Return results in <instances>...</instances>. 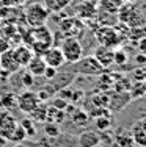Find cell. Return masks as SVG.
I'll return each mask as SVG.
<instances>
[{
    "instance_id": "obj_31",
    "label": "cell",
    "mask_w": 146,
    "mask_h": 147,
    "mask_svg": "<svg viewBox=\"0 0 146 147\" xmlns=\"http://www.w3.org/2000/svg\"><path fill=\"white\" fill-rule=\"evenodd\" d=\"M134 78L137 82H146V66H138L134 72H132Z\"/></svg>"
},
{
    "instance_id": "obj_35",
    "label": "cell",
    "mask_w": 146,
    "mask_h": 147,
    "mask_svg": "<svg viewBox=\"0 0 146 147\" xmlns=\"http://www.w3.org/2000/svg\"><path fill=\"white\" fill-rule=\"evenodd\" d=\"M135 63H137L138 66H145L146 64V55H143V53H140L138 52V55H135Z\"/></svg>"
},
{
    "instance_id": "obj_30",
    "label": "cell",
    "mask_w": 146,
    "mask_h": 147,
    "mask_svg": "<svg viewBox=\"0 0 146 147\" xmlns=\"http://www.w3.org/2000/svg\"><path fill=\"white\" fill-rule=\"evenodd\" d=\"M143 94H146V85H145V82H137L134 86H130V97L137 99V97L143 96Z\"/></svg>"
},
{
    "instance_id": "obj_4",
    "label": "cell",
    "mask_w": 146,
    "mask_h": 147,
    "mask_svg": "<svg viewBox=\"0 0 146 147\" xmlns=\"http://www.w3.org/2000/svg\"><path fill=\"white\" fill-rule=\"evenodd\" d=\"M41 103V100L38 99V94L32 89H25L24 92H20L17 96V108L22 111L24 114H29L32 110Z\"/></svg>"
},
{
    "instance_id": "obj_23",
    "label": "cell",
    "mask_w": 146,
    "mask_h": 147,
    "mask_svg": "<svg viewBox=\"0 0 146 147\" xmlns=\"http://www.w3.org/2000/svg\"><path fill=\"white\" fill-rule=\"evenodd\" d=\"M72 0H49V2H46L44 5L47 6L49 11L52 13H60L63 11L65 8H68L69 5H71Z\"/></svg>"
},
{
    "instance_id": "obj_40",
    "label": "cell",
    "mask_w": 146,
    "mask_h": 147,
    "mask_svg": "<svg viewBox=\"0 0 146 147\" xmlns=\"http://www.w3.org/2000/svg\"><path fill=\"white\" fill-rule=\"evenodd\" d=\"M127 2H130V3H132V2H134V0H127Z\"/></svg>"
},
{
    "instance_id": "obj_38",
    "label": "cell",
    "mask_w": 146,
    "mask_h": 147,
    "mask_svg": "<svg viewBox=\"0 0 146 147\" xmlns=\"http://www.w3.org/2000/svg\"><path fill=\"white\" fill-rule=\"evenodd\" d=\"M13 147H29V146L22 144V142H17V144H16V146H13Z\"/></svg>"
},
{
    "instance_id": "obj_13",
    "label": "cell",
    "mask_w": 146,
    "mask_h": 147,
    "mask_svg": "<svg viewBox=\"0 0 146 147\" xmlns=\"http://www.w3.org/2000/svg\"><path fill=\"white\" fill-rule=\"evenodd\" d=\"M13 52H14V57H16L20 67H27V64L30 63V59H32V57L35 55L32 52V49H30L29 45H25V44L16 45V47L13 49Z\"/></svg>"
},
{
    "instance_id": "obj_33",
    "label": "cell",
    "mask_w": 146,
    "mask_h": 147,
    "mask_svg": "<svg viewBox=\"0 0 146 147\" xmlns=\"http://www.w3.org/2000/svg\"><path fill=\"white\" fill-rule=\"evenodd\" d=\"M68 100H65V99H61V97L60 96H58V97H54V99H52V107H54V108H57V110H63L65 111V108L66 107H68Z\"/></svg>"
},
{
    "instance_id": "obj_17",
    "label": "cell",
    "mask_w": 146,
    "mask_h": 147,
    "mask_svg": "<svg viewBox=\"0 0 146 147\" xmlns=\"http://www.w3.org/2000/svg\"><path fill=\"white\" fill-rule=\"evenodd\" d=\"M47 107H49V105H46L44 102H41L36 108H35V110H32L29 113V117L32 119L35 124H44V122L47 121Z\"/></svg>"
},
{
    "instance_id": "obj_39",
    "label": "cell",
    "mask_w": 146,
    "mask_h": 147,
    "mask_svg": "<svg viewBox=\"0 0 146 147\" xmlns=\"http://www.w3.org/2000/svg\"><path fill=\"white\" fill-rule=\"evenodd\" d=\"M94 147H102V146H101V144H97V146H94Z\"/></svg>"
},
{
    "instance_id": "obj_18",
    "label": "cell",
    "mask_w": 146,
    "mask_h": 147,
    "mask_svg": "<svg viewBox=\"0 0 146 147\" xmlns=\"http://www.w3.org/2000/svg\"><path fill=\"white\" fill-rule=\"evenodd\" d=\"M0 107L5 111H13L17 108V96L13 92H5L0 96Z\"/></svg>"
},
{
    "instance_id": "obj_3",
    "label": "cell",
    "mask_w": 146,
    "mask_h": 147,
    "mask_svg": "<svg viewBox=\"0 0 146 147\" xmlns=\"http://www.w3.org/2000/svg\"><path fill=\"white\" fill-rule=\"evenodd\" d=\"M61 52L65 55L66 63H71V64H75L79 63L83 57V47L80 44V41L75 36H68L63 38V42L60 45Z\"/></svg>"
},
{
    "instance_id": "obj_11",
    "label": "cell",
    "mask_w": 146,
    "mask_h": 147,
    "mask_svg": "<svg viewBox=\"0 0 146 147\" xmlns=\"http://www.w3.org/2000/svg\"><path fill=\"white\" fill-rule=\"evenodd\" d=\"M130 135L134 138L135 144L140 147H146V117H141L132 125Z\"/></svg>"
},
{
    "instance_id": "obj_2",
    "label": "cell",
    "mask_w": 146,
    "mask_h": 147,
    "mask_svg": "<svg viewBox=\"0 0 146 147\" xmlns=\"http://www.w3.org/2000/svg\"><path fill=\"white\" fill-rule=\"evenodd\" d=\"M49 14H50V11L47 9L46 5L35 2L25 9V14L24 16H25V22L29 24V27L33 28V27L46 25V20L49 19Z\"/></svg>"
},
{
    "instance_id": "obj_10",
    "label": "cell",
    "mask_w": 146,
    "mask_h": 147,
    "mask_svg": "<svg viewBox=\"0 0 146 147\" xmlns=\"http://www.w3.org/2000/svg\"><path fill=\"white\" fill-rule=\"evenodd\" d=\"M93 57L97 59V63L104 69H107L113 64V49L107 47V45H97L93 50Z\"/></svg>"
},
{
    "instance_id": "obj_28",
    "label": "cell",
    "mask_w": 146,
    "mask_h": 147,
    "mask_svg": "<svg viewBox=\"0 0 146 147\" xmlns=\"http://www.w3.org/2000/svg\"><path fill=\"white\" fill-rule=\"evenodd\" d=\"M127 61H129V57H127L126 50H123V49H113V64L124 66Z\"/></svg>"
},
{
    "instance_id": "obj_14",
    "label": "cell",
    "mask_w": 146,
    "mask_h": 147,
    "mask_svg": "<svg viewBox=\"0 0 146 147\" xmlns=\"http://www.w3.org/2000/svg\"><path fill=\"white\" fill-rule=\"evenodd\" d=\"M46 67H47V64H46V61L43 59L41 55H33L32 59H30V63L27 64V71L32 74L35 78H36V77H43Z\"/></svg>"
},
{
    "instance_id": "obj_29",
    "label": "cell",
    "mask_w": 146,
    "mask_h": 147,
    "mask_svg": "<svg viewBox=\"0 0 146 147\" xmlns=\"http://www.w3.org/2000/svg\"><path fill=\"white\" fill-rule=\"evenodd\" d=\"M44 135L49 136V138H57V136L60 135L58 124H54V122H44Z\"/></svg>"
},
{
    "instance_id": "obj_5",
    "label": "cell",
    "mask_w": 146,
    "mask_h": 147,
    "mask_svg": "<svg viewBox=\"0 0 146 147\" xmlns=\"http://www.w3.org/2000/svg\"><path fill=\"white\" fill-rule=\"evenodd\" d=\"M97 41L101 42V45H107L110 49H116L118 44L121 42V36L118 34V31L113 27H101L96 33Z\"/></svg>"
},
{
    "instance_id": "obj_34",
    "label": "cell",
    "mask_w": 146,
    "mask_h": 147,
    "mask_svg": "<svg viewBox=\"0 0 146 147\" xmlns=\"http://www.w3.org/2000/svg\"><path fill=\"white\" fill-rule=\"evenodd\" d=\"M57 71H58V69H55V67H50V66H47V67H46V71H44V74H43V77H44L46 80H54L55 77H57V74H58Z\"/></svg>"
},
{
    "instance_id": "obj_6",
    "label": "cell",
    "mask_w": 146,
    "mask_h": 147,
    "mask_svg": "<svg viewBox=\"0 0 146 147\" xmlns=\"http://www.w3.org/2000/svg\"><path fill=\"white\" fill-rule=\"evenodd\" d=\"M75 64H77V72L83 74V75H99V74H102L105 71L93 55L82 57V59L79 63H75Z\"/></svg>"
},
{
    "instance_id": "obj_12",
    "label": "cell",
    "mask_w": 146,
    "mask_h": 147,
    "mask_svg": "<svg viewBox=\"0 0 146 147\" xmlns=\"http://www.w3.org/2000/svg\"><path fill=\"white\" fill-rule=\"evenodd\" d=\"M77 142H79V147H94L102 142V138L94 130H86L77 136Z\"/></svg>"
},
{
    "instance_id": "obj_15",
    "label": "cell",
    "mask_w": 146,
    "mask_h": 147,
    "mask_svg": "<svg viewBox=\"0 0 146 147\" xmlns=\"http://www.w3.org/2000/svg\"><path fill=\"white\" fill-rule=\"evenodd\" d=\"M134 146H135V141L132 138L130 131L120 128L113 138V147H134Z\"/></svg>"
},
{
    "instance_id": "obj_26",
    "label": "cell",
    "mask_w": 146,
    "mask_h": 147,
    "mask_svg": "<svg viewBox=\"0 0 146 147\" xmlns=\"http://www.w3.org/2000/svg\"><path fill=\"white\" fill-rule=\"evenodd\" d=\"M20 125L24 127V130L27 133V138H35L38 135V130H36V124L32 121L30 117H24L22 121L19 122Z\"/></svg>"
},
{
    "instance_id": "obj_27",
    "label": "cell",
    "mask_w": 146,
    "mask_h": 147,
    "mask_svg": "<svg viewBox=\"0 0 146 147\" xmlns=\"http://www.w3.org/2000/svg\"><path fill=\"white\" fill-rule=\"evenodd\" d=\"M27 139V133H25V130H24V127L17 122V125H16V128L13 130V133H11V136H10V141H13V142H22V141H25Z\"/></svg>"
},
{
    "instance_id": "obj_22",
    "label": "cell",
    "mask_w": 146,
    "mask_h": 147,
    "mask_svg": "<svg viewBox=\"0 0 146 147\" xmlns=\"http://www.w3.org/2000/svg\"><path fill=\"white\" fill-rule=\"evenodd\" d=\"M55 92H57V89H55V86L54 85H46V86H43L39 91H38V99L41 100V102H49V100H52L55 97Z\"/></svg>"
},
{
    "instance_id": "obj_20",
    "label": "cell",
    "mask_w": 146,
    "mask_h": 147,
    "mask_svg": "<svg viewBox=\"0 0 146 147\" xmlns=\"http://www.w3.org/2000/svg\"><path fill=\"white\" fill-rule=\"evenodd\" d=\"M123 2L124 0H99V6L102 11L116 14L120 11V8L123 6Z\"/></svg>"
},
{
    "instance_id": "obj_9",
    "label": "cell",
    "mask_w": 146,
    "mask_h": 147,
    "mask_svg": "<svg viewBox=\"0 0 146 147\" xmlns=\"http://www.w3.org/2000/svg\"><path fill=\"white\" fill-rule=\"evenodd\" d=\"M17 121L16 117L11 114V111H5L3 110L0 113V136L10 141V136H11L13 130L16 128Z\"/></svg>"
},
{
    "instance_id": "obj_8",
    "label": "cell",
    "mask_w": 146,
    "mask_h": 147,
    "mask_svg": "<svg viewBox=\"0 0 146 147\" xmlns=\"http://www.w3.org/2000/svg\"><path fill=\"white\" fill-rule=\"evenodd\" d=\"M0 69H3V71H6L10 74H16L22 69L14 57L13 49H6V50L0 52Z\"/></svg>"
},
{
    "instance_id": "obj_1",
    "label": "cell",
    "mask_w": 146,
    "mask_h": 147,
    "mask_svg": "<svg viewBox=\"0 0 146 147\" xmlns=\"http://www.w3.org/2000/svg\"><path fill=\"white\" fill-rule=\"evenodd\" d=\"M52 39L54 36L46 25L33 27L29 28L25 34V45L32 49L35 55H43L49 47H52Z\"/></svg>"
},
{
    "instance_id": "obj_21",
    "label": "cell",
    "mask_w": 146,
    "mask_h": 147,
    "mask_svg": "<svg viewBox=\"0 0 146 147\" xmlns=\"http://www.w3.org/2000/svg\"><path fill=\"white\" fill-rule=\"evenodd\" d=\"M65 116H66V113L63 110H57V108H54L52 105H49V107H47V121L46 122L61 124V122L65 121Z\"/></svg>"
},
{
    "instance_id": "obj_25",
    "label": "cell",
    "mask_w": 146,
    "mask_h": 147,
    "mask_svg": "<svg viewBox=\"0 0 146 147\" xmlns=\"http://www.w3.org/2000/svg\"><path fill=\"white\" fill-rule=\"evenodd\" d=\"M112 124H113V119H112V116H110V114L94 117V125H96V128H97L99 131H105V130H109V128L112 127Z\"/></svg>"
},
{
    "instance_id": "obj_32",
    "label": "cell",
    "mask_w": 146,
    "mask_h": 147,
    "mask_svg": "<svg viewBox=\"0 0 146 147\" xmlns=\"http://www.w3.org/2000/svg\"><path fill=\"white\" fill-rule=\"evenodd\" d=\"M33 83H35V77L29 71L24 72V75H22V85H24V88H25V89H32Z\"/></svg>"
},
{
    "instance_id": "obj_7",
    "label": "cell",
    "mask_w": 146,
    "mask_h": 147,
    "mask_svg": "<svg viewBox=\"0 0 146 147\" xmlns=\"http://www.w3.org/2000/svg\"><path fill=\"white\" fill-rule=\"evenodd\" d=\"M41 57H43V59L46 61L47 66H50V67H55V69L61 67V66H63L65 63H66L63 52H61V49L57 47V45H52V47H49L47 50L44 52L43 55H41Z\"/></svg>"
},
{
    "instance_id": "obj_19",
    "label": "cell",
    "mask_w": 146,
    "mask_h": 147,
    "mask_svg": "<svg viewBox=\"0 0 146 147\" xmlns=\"http://www.w3.org/2000/svg\"><path fill=\"white\" fill-rule=\"evenodd\" d=\"M77 14L80 19H90V17H93L96 14V5L94 2H90V0H86V2H83L80 6L77 8Z\"/></svg>"
},
{
    "instance_id": "obj_36",
    "label": "cell",
    "mask_w": 146,
    "mask_h": 147,
    "mask_svg": "<svg viewBox=\"0 0 146 147\" xmlns=\"http://www.w3.org/2000/svg\"><path fill=\"white\" fill-rule=\"evenodd\" d=\"M137 49H138V52H140V53L146 55V38H143V39L138 41V42H137Z\"/></svg>"
},
{
    "instance_id": "obj_37",
    "label": "cell",
    "mask_w": 146,
    "mask_h": 147,
    "mask_svg": "<svg viewBox=\"0 0 146 147\" xmlns=\"http://www.w3.org/2000/svg\"><path fill=\"white\" fill-rule=\"evenodd\" d=\"M6 142H8V139H5V138H2V136H0V147H5Z\"/></svg>"
},
{
    "instance_id": "obj_41",
    "label": "cell",
    "mask_w": 146,
    "mask_h": 147,
    "mask_svg": "<svg viewBox=\"0 0 146 147\" xmlns=\"http://www.w3.org/2000/svg\"><path fill=\"white\" fill-rule=\"evenodd\" d=\"M46 2H49V0H44V3H46Z\"/></svg>"
},
{
    "instance_id": "obj_24",
    "label": "cell",
    "mask_w": 146,
    "mask_h": 147,
    "mask_svg": "<svg viewBox=\"0 0 146 147\" xmlns=\"http://www.w3.org/2000/svg\"><path fill=\"white\" fill-rule=\"evenodd\" d=\"M129 39L132 41H140L146 38V25H135V27H129V33H127Z\"/></svg>"
},
{
    "instance_id": "obj_16",
    "label": "cell",
    "mask_w": 146,
    "mask_h": 147,
    "mask_svg": "<svg viewBox=\"0 0 146 147\" xmlns=\"http://www.w3.org/2000/svg\"><path fill=\"white\" fill-rule=\"evenodd\" d=\"M91 121V116L90 113L80 110V108H75L74 111L71 113V122L75 125V127H86Z\"/></svg>"
}]
</instances>
